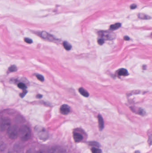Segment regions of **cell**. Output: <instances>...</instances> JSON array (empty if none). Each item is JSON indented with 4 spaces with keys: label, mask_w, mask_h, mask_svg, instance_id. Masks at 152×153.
Segmentation results:
<instances>
[{
    "label": "cell",
    "mask_w": 152,
    "mask_h": 153,
    "mask_svg": "<svg viewBox=\"0 0 152 153\" xmlns=\"http://www.w3.org/2000/svg\"><path fill=\"white\" fill-rule=\"evenodd\" d=\"M18 136L23 141H27L30 139L31 137V131L28 127L22 125L18 130Z\"/></svg>",
    "instance_id": "cell-1"
},
{
    "label": "cell",
    "mask_w": 152,
    "mask_h": 153,
    "mask_svg": "<svg viewBox=\"0 0 152 153\" xmlns=\"http://www.w3.org/2000/svg\"><path fill=\"white\" fill-rule=\"evenodd\" d=\"M35 130L36 135L41 140H47L48 138V133L44 128L40 126H37L35 127Z\"/></svg>",
    "instance_id": "cell-2"
},
{
    "label": "cell",
    "mask_w": 152,
    "mask_h": 153,
    "mask_svg": "<svg viewBox=\"0 0 152 153\" xmlns=\"http://www.w3.org/2000/svg\"><path fill=\"white\" fill-rule=\"evenodd\" d=\"M7 130L8 136L11 139H15L18 137L19 129L16 125L10 126Z\"/></svg>",
    "instance_id": "cell-3"
},
{
    "label": "cell",
    "mask_w": 152,
    "mask_h": 153,
    "mask_svg": "<svg viewBox=\"0 0 152 153\" xmlns=\"http://www.w3.org/2000/svg\"><path fill=\"white\" fill-rule=\"evenodd\" d=\"M98 35L101 39L104 40H113L116 38L114 33L107 31H100L98 32Z\"/></svg>",
    "instance_id": "cell-4"
},
{
    "label": "cell",
    "mask_w": 152,
    "mask_h": 153,
    "mask_svg": "<svg viewBox=\"0 0 152 153\" xmlns=\"http://www.w3.org/2000/svg\"><path fill=\"white\" fill-rule=\"evenodd\" d=\"M11 121L7 117L3 118L0 120V130L1 131H6L10 126Z\"/></svg>",
    "instance_id": "cell-5"
},
{
    "label": "cell",
    "mask_w": 152,
    "mask_h": 153,
    "mask_svg": "<svg viewBox=\"0 0 152 153\" xmlns=\"http://www.w3.org/2000/svg\"><path fill=\"white\" fill-rule=\"evenodd\" d=\"M40 36L43 38V39H45V40H48L49 41H54L55 40V38L50 35V34H49L48 32H46V31H42L40 32Z\"/></svg>",
    "instance_id": "cell-6"
},
{
    "label": "cell",
    "mask_w": 152,
    "mask_h": 153,
    "mask_svg": "<svg viewBox=\"0 0 152 153\" xmlns=\"http://www.w3.org/2000/svg\"><path fill=\"white\" fill-rule=\"evenodd\" d=\"M66 150L63 148L59 146H55L51 148L49 150V153H65Z\"/></svg>",
    "instance_id": "cell-7"
},
{
    "label": "cell",
    "mask_w": 152,
    "mask_h": 153,
    "mask_svg": "<svg viewBox=\"0 0 152 153\" xmlns=\"http://www.w3.org/2000/svg\"><path fill=\"white\" fill-rule=\"evenodd\" d=\"M60 112L64 115H66L70 112V107L68 105L63 104L60 107Z\"/></svg>",
    "instance_id": "cell-8"
},
{
    "label": "cell",
    "mask_w": 152,
    "mask_h": 153,
    "mask_svg": "<svg viewBox=\"0 0 152 153\" xmlns=\"http://www.w3.org/2000/svg\"><path fill=\"white\" fill-rule=\"evenodd\" d=\"M73 138L76 142H79L83 139V136L79 133H74Z\"/></svg>",
    "instance_id": "cell-9"
},
{
    "label": "cell",
    "mask_w": 152,
    "mask_h": 153,
    "mask_svg": "<svg viewBox=\"0 0 152 153\" xmlns=\"http://www.w3.org/2000/svg\"><path fill=\"white\" fill-rule=\"evenodd\" d=\"M131 109L134 112L140 115H143L145 114V112H144V110H142L141 108H137V107H131Z\"/></svg>",
    "instance_id": "cell-10"
},
{
    "label": "cell",
    "mask_w": 152,
    "mask_h": 153,
    "mask_svg": "<svg viewBox=\"0 0 152 153\" xmlns=\"http://www.w3.org/2000/svg\"><path fill=\"white\" fill-rule=\"evenodd\" d=\"M98 119L99 126V129L100 130H102L104 128V120L100 115L98 116Z\"/></svg>",
    "instance_id": "cell-11"
},
{
    "label": "cell",
    "mask_w": 152,
    "mask_h": 153,
    "mask_svg": "<svg viewBox=\"0 0 152 153\" xmlns=\"http://www.w3.org/2000/svg\"><path fill=\"white\" fill-rule=\"evenodd\" d=\"M117 74L119 76H127L128 75V72L127 70L126 69H120L117 72Z\"/></svg>",
    "instance_id": "cell-12"
},
{
    "label": "cell",
    "mask_w": 152,
    "mask_h": 153,
    "mask_svg": "<svg viewBox=\"0 0 152 153\" xmlns=\"http://www.w3.org/2000/svg\"><path fill=\"white\" fill-rule=\"evenodd\" d=\"M79 93L83 95L85 97H88L89 96V93L88 92L86 91V90H85L84 88H79Z\"/></svg>",
    "instance_id": "cell-13"
},
{
    "label": "cell",
    "mask_w": 152,
    "mask_h": 153,
    "mask_svg": "<svg viewBox=\"0 0 152 153\" xmlns=\"http://www.w3.org/2000/svg\"><path fill=\"white\" fill-rule=\"evenodd\" d=\"M138 17L141 20H150L151 18V17L144 14H139L138 15Z\"/></svg>",
    "instance_id": "cell-14"
},
{
    "label": "cell",
    "mask_w": 152,
    "mask_h": 153,
    "mask_svg": "<svg viewBox=\"0 0 152 153\" xmlns=\"http://www.w3.org/2000/svg\"><path fill=\"white\" fill-rule=\"evenodd\" d=\"M121 27V24L120 23H117L116 24L112 25L110 27V29L111 30H114L118 29Z\"/></svg>",
    "instance_id": "cell-15"
},
{
    "label": "cell",
    "mask_w": 152,
    "mask_h": 153,
    "mask_svg": "<svg viewBox=\"0 0 152 153\" xmlns=\"http://www.w3.org/2000/svg\"><path fill=\"white\" fill-rule=\"evenodd\" d=\"M63 46L65 49L69 51L71 49V45L67 41H64L63 43Z\"/></svg>",
    "instance_id": "cell-16"
},
{
    "label": "cell",
    "mask_w": 152,
    "mask_h": 153,
    "mask_svg": "<svg viewBox=\"0 0 152 153\" xmlns=\"http://www.w3.org/2000/svg\"><path fill=\"white\" fill-rule=\"evenodd\" d=\"M17 70V68L15 65H11L9 68V71L10 72H14L16 71Z\"/></svg>",
    "instance_id": "cell-17"
},
{
    "label": "cell",
    "mask_w": 152,
    "mask_h": 153,
    "mask_svg": "<svg viewBox=\"0 0 152 153\" xmlns=\"http://www.w3.org/2000/svg\"><path fill=\"white\" fill-rule=\"evenodd\" d=\"M92 153H102V151L100 149L97 148L93 147L91 149Z\"/></svg>",
    "instance_id": "cell-18"
},
{
    "label": "cell",
    "mask_w": 152,
    "mask_h": 153,
    "mask_svg": "<svg viewBox=\"0 0 152 153\" xmlns=\"http://www.w3.org/2000/svg\"><path fill=\"white\" fill-rule=\"evenodd\" d=\"M17 86H18V88L22 89V90H26V88H27V86H26V85L24 84L23 83H19L17 85Z\"/></svg>",
    "instance_id": "cell-19"
},
{
    "label": "cell",
    "mask_w": 152,
    "mask_h": 153,
    "mask_svg": "<svg viewBox=\"0 0 152 153\" xmlns=\"http://www.w3.org/2000/svg\"><path fill=\"white\" fill-rule=\"evenodd\" d=\"M36 77L38 80L41 81V82H43V81H44V77L43 75H41V74H37Z\"/></svg>",
    "instance_id": "cell-20"
},
{
    "label": "cell",
    "mask_w": 152,
    "mask_h": 153,
    "mask_svg": "<svg viewBox=\"0 0 152 153\" xmlns=\"http://www.w3.org/2000/svg\"><path fill=\"white\" fill-rule=\"evenodd\" d=\"M24 41H25V42L29 44H31L33 43V41L30 38H25V39H24Z\"/></svg>",
    "instance_id": "cell-21"
},
{
    "label": "cell",
    "mask_w": 152,
    "mask_h": 153,
    "mask_svg": "<svg viewBox=\"0 0 152 153\" xmlns=\"http://www.w3.org/2000/svg\"><path fill=\"white\" fill-rule=\"evenodd\" d=\"M27 93V91H26L25 90H24V91H23L22 93L20 94V97H21L22 98H24V97L26 96Z\"/></svg>",
    "instance_id": "cell-22"
},
{
    "label": "cell",
    "mask_w": 152,
    "mask_h": 153,
    "mask_svg": "<svg viewBox=\"0 0 152 153\" xmlns=\"http://www.w3.org/2000/svg\"><path fill=\"white\" fill-rule=\"evenodd\" d=\"M104 43V41L103 40V39H101V38H100V39L98 40V43L99 45H103Z\"/></svg>",
    "instance_id": "cell-23"
},
{
    "label": "cell",
    "mask_w": 152,
    "mask_h": 153,
    "mask_svg": "<svg viewBox=\"0 0 152 153\" xmlns=\"http://www.w3.org/2000/svg\"><path fill=\"white\" fill-rule=\"evenodd\" d=\"M137 7V6L136 4H133L131 6H130V9H135Z\"/></svg>",
    "instance_id": "cell-24"
},
{
    "label": "cell",
    "mask_w": 152,
    "mask_h": 153,
    "mask_svg": "<svg viewBox=\"0 0 152 153\" xmlns=\"http://www.w3.org/2000/svg\"><path fill=\"white\" fill-rule=\"evenodd\" d=\"M37 98L38 99H41L42 98V97H43V95H41V94H37V95L36 96Z\"/></svg>",
    "instance_id": "cell-25"
},
{
    "label": "cell",
    "mask_w": 152,
    "mask_h": 153,
    "mask_svg": "<svg viewBox=\"0 0 152 153\" xmlns=\"http://www.w3.org/2000/svg\"><path fill=\"white\" fill-rule=\"evenodd\" d=\"M130 39L129 37L128 36H125L124 37V40H125V41H128Z\"/></svg>",
    "instance_id": "cell-26"
},
{
    "label": "cell",
    "mask_w": 152,
    "mask_h": 153,
    "mask_svg": "<svg viewBox=\"0 0 152 153\" xmlns=\"http://www.w3.org/2000/svg\"><path fill=\"white\" fill-rule=\"evenodd\" d=\"M39 153H43V152H39Z\"/></svg>",
    "instance_id": "cell-27"
}]
</instances>
